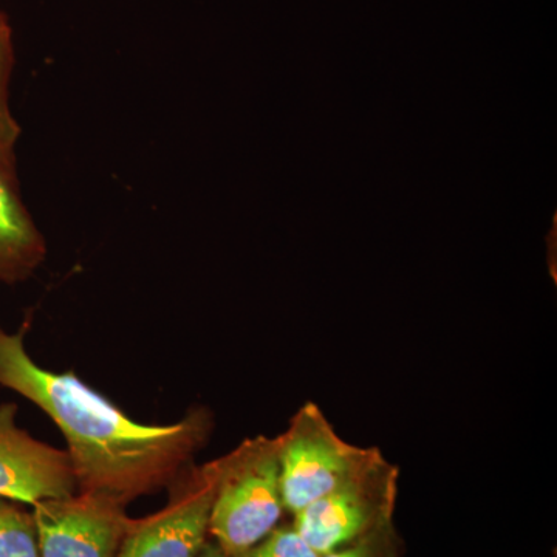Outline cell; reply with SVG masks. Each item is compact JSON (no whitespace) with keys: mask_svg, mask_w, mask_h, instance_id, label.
Masks as SVG:
<instances>
[{"mask_svg":"<svg viewBox=\"0 0 557 557\" xmlns=\"http://www.w3.org/2000/svg\"><path fill=\"white\" fill-rule=\"evenodd\" d=\"M398 468L381 454L368 468L293 516L296 533L319 556L394 522Z\"/></svg>","mask_w":557,"mask_h":557,"instance_id":"277c9868","label":"cell"},{"mask_svg":"<svg viewBox=\"0 0 557 557\" xmlns=\"http://www.w3.org/2000/svg\"><path fill=\"white\" fill-rule=\"evenodd\" d=\"M403 541L391 522L319 557H399Z\"/></svg>","mask_w":557,"mask_h":557,"instance_id":"8fae6325","label":"cell"},{"mask_svg":"<svg viewBox=\"0 0 557 557\" xmlns=\"http://www.w3.org/2000/svg\"><path fill=\"white\" fill-rule=\"evenodd\" d=\"M278 438L282 504L293 516L343 485L383 454L375 446L362 448L341 438L314 403H306Z\"/></svg>","mask_w":557,"mask_h":557,"instance_id":"3957f363","label":"cell"},{"mask_svg":"<svg viewBox=\"0 0 557 557\" xmlns=\"http://www.w3.org/2000/svg\"><path fill=\"white\" fill-rule=\"evenodd\" d=\"M197 557H230L226 555L225 552H223L222 548L219 547L218 544H215L212 539H208L207 544H205V547L201 548V552L199 553V556Z\"/></svg>","mask_w":557,"mask_h":557,"instance_id":"4fadbf2b","label":"cell"},{"mask_svg":"<svg viewBox=\"0 0 557 557\" xmlns=\"http://www.w3.org/2000/svg\"><path fill=\"white\" fill-rule=\"evenodd\" d=\"M14 64H16V54H14L13 30H11L9 17L0 11V163L10 171L16 172V149L22 131L10 106V83Z\"/></svg>","mask_w":557,"mask_h":557,"instance_id":"9c48e42d","label":"cell"},{"mask_svg":"<svg viewBox=\"0 0 557 557\" xmlns=\"http://www.w3.org/2000/svg\"><path fill=\"white\" fill-rule=\"evenodd\" d=\"M28 324L0 327V387L9 388L60 429L76 490L129 504L171 486L207 445L214 420L189 410L171 424H145L123 412L73 372L39 366L25 346Z\"/></svg>","mask_w":557,"mask_h":557,"instance_id":"6da1fadb","label":"cell"},{"mask_svg":"<svg viewBox=\"0 0 557 557\" xmlns=\"http://www.w3.org/2000/svg\"><path fill=\"white\" fill-rule=\"evenodd\" d=\"M46 258V239L22 200L16 172L0 163V282L27 281Z\"/></svg>","mask_w":557,"mask_h":557,"instance_id":"ba28073f","label":"cell"},{"mask_svg":"<svg viewBox=\"0 0 557 557\" xmlns=\"http://www.w3.org/2000/svg\"><path fill=\"white\" fill-rule=\"evenodd\" d=\"M40 557H116L132 519L124 504L79 493L32 507Z\"/></svg>","mask_w":557,"mask_h":557,"instance_id":"8992f818","label":"cell"},{"mask_svg":"<svg viewBox=\"0 0 557 557\" xmlns=\"http://www.w3.org/2000/svg\"><path fill=\"white\" fill-rule=\"evenodd\" d=\"M0 557H40L32 511L0 498Z\"/></svg>","mask_w":557,"mask_h":557,"instance_id":"30bf717a","label":"cell"},{"mask_svg":"<svg viewBox=\"0 0 557 557\" xmlns=\"http://www.w3.org/2000/svg\"><path fill=\"white\" fill-rule=\"evenodd\" d=\"M278 450V435H258L223 456L209 539L230 557L255 547L277 528L284 512Z\"/></svg>","mask_w":557,"mask_h":557,"instance_id":"7a4b0ae2","label":"cell"},{"mask_svg":"<svg viewBox=\"0 0 557 557\" xmlns=\"http://www.w3.org/2000/svg\"><path fill=\"white\" fill-rule=\"evenodd\" d=\"M231 557H319L293 527L276 528L258 545Z\"/></svg>","mask_w":557,"mask_h":557,"instance_id":"7c38bea8","label":"cell"},{"mask_svg":"<svg viewBox=\"0 0 557 557\" xmlns=\"http://www.w3.org/2000/svg\"><path fill=\"white\" fill-rule=\"evenodd\" d=\"M76 480L65 449L33 437L17 424V406L0 405V498L22 505L76 493Z\"/></svg>","mask_w":557,"mask_h":557,"instance_id":"52a82bcc","label":"cell"},{"mask_svg":"<svg viewBox=\"0 0 557 557\" xmlns=\"http://www.w3.org/2000/svg\"><path fill=\"white\" fill-rule=\"evenodd\" d=\"M223 457L190 465L171 485V500L149 518L134 520L116 557H197L209 539Z\"/></svg>","mask_w":557,"mask_h":557,"instance_id":"5b68a950","label":"cell"}]
</instances>
